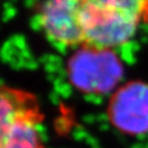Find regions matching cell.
<instances>
[{
  "label": "cell",
  "mask_w": 148,
  "mask_h": 148,
  "mask_svg": "<svg viewBox=\"0 0 148 148\" xmlns=\"http://www.w3.org/2000/svg\"><path fill=\"white\" fill-rule=\"evenodd\" d=\"M82 47L113 49L131 41L148 23V0H85Z\"/></svg>",
  "instance_id": "obj_1"
},
{
  "label": "cell",
  "mask_w": 148,
  "mask_h": 148,
  "mask_svg": "<svg viewBox=\"0 0 148 148\" xmlns=\"http://www.w3.org/2000/svg\"><path fill=\"white\" fill-rule=\"evenodd\" d=\"M43 113L35 95L0 85V148H45Z\"/></svg>",
  "instance_id": "obj_2"
},
{
  "label": "cell",
  "mask_w": 148,
  "mask_h": 148,
  "mask_svg": "<svg viewBox=\"0 0 148 148\" xmlns=\"http://www.w3.org/2000/svg\"><path fill=\"white\" fill-rule=\"evenodd\" d=\"M68 75L77 89L90 93H106L122 79L123 67L111 49L81 47L69 60Z\"/></svg>",
  "instance_id": "obj_3"
},
{
  "label": "cell",
  "mask_w": 148,
  "mask_h": 148,
  "mask_svg": "<svg viewBox=\"0 0 148 148\" xmlns=\"http://www.w3.org/2000/svg\"><path fill=\"white\" fill-rule=\"evenodd\" d=\"M85 0H43L38 22L52 43L67 48L85 45L81 13Z\"/></svg>",
  "instance_id": "obj_4"
},
{
  "label": "cell",
  "mask_w": 148,
  "mask_h": 148,
  "mask_svg": "<svg viewBox=\"0 0 148 148\" xmlns=\"http://www.w3.org/2000/svg\"><path fill=\"white\" fill-rule=\"evenodd\" d=\"M108 116L112 125L123 134H147L148 84L133 80L120 87L109 102Z\"/></svg>",
  "instance_id": "obj_5"
}]
</instances>
